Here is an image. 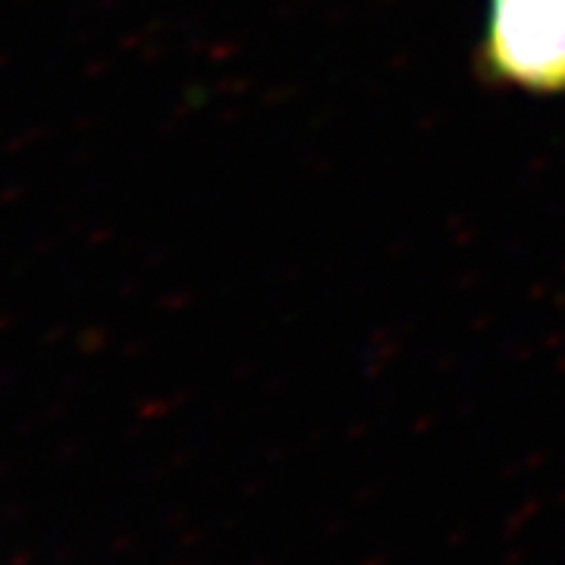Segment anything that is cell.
Returning <instances> with one entry per match:
<instances>
[{"label": "cell", "mask_w": 565, "mask_h": 565, "mask_svg": "<svg viewBox=\"0 0 565 565\" xmlns=\"http://www.w3.org/2000/svg\"><path fill=\"white\" fill-rule=\"evenodd\" d=\"M478 70L531 95L565 92V0H487Z\"/></svg>", "instance_id": "6da1fadb"}]
</instances>
